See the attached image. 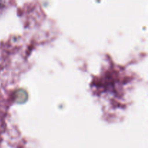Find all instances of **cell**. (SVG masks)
Returning a JSON list of instances; mask_svg holds the SVG:
<instances>
[]
</instances>
